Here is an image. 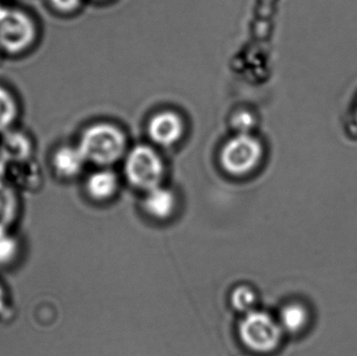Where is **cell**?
<instances>
[{"label": "cell", "instance_id": "1", "mask_svg": "<svg viewBox=\"0 0 357 356\" xmlns=\"http://www.w3.org/2000/svg\"><path fill=\"white\" fill-rule=\"evenodd\" d=\"M77 146L87 162L109 165L123 156L126 138L121 130L110 123H96L82 133Z\"/></svg>", "mask_w": 357, "mask_h": 356}, {"label": "cell", "instance_id": "2", "mask_svg": "<svg viewBox=\"0 0 357 356\" xmlns=\"http://www.w3.org/2000/svg\"><path fill=\"white\" fill-rule=\"evenodd\" d=\"M37 23L24 10L10 6L0 10V52L20 56L31 49L38 40Z\"/></svg>", "mask_w": 357, "mask_h": 356}, {"label": "cell", "instance_id": "3", "mask_svg": "<svg viewBox=\"0 0 357 356\" xmlns=\"http://www.w3.org/2000/svg\"><path fill=\"white\" fill-rule=\"evenodd\" d=\"M284 334L280 323L268 313L251 311L245 314L238 325L241 343L249 350L259 355L273 353L280 345Z\"/></svg>", "mask_w": 357, "mask_h": 356}, {"label": "cell", "instance_id": "4", "mask_svg": "<svg viewBox=\"0 0 357 356\" xmlns=\"http://www.w3.org/2000/svg\"><path fill=\"white\" fill-rule=\"evenodd\" d=\"M163 169L160 157L149 146H136L126 159V176L130 183L146 192L159 186Z\"/></svg>", "mask_w": 357, "mask_h": 356}, {"label": "cell", "instance_id": "5", "mask_svg": "<svg viewBox=\"0 0 357 356\" xmlns=\"http://www.w3.org/2000/svg\"><path fill=\"white\" fill-rule=\"evenodd\" d=\"M261 157L260 142L249 134H238L225 144L220 162L228 173L241 176L251 171Z\"/></svg>", "mask_w": 357, "mask_h": 356}, {"label": "cell", "instance_id": "6", "mask_svg": "<svg viewBox=\"0 0 357 356\" xmlns=\"http://www.w3.org/2000/svg\"><path fill=\"white\" fill-rule=\"evenodd\" d=\"M183 134V123L175 112H160L149 123V135L159 146H171L180 139Z\"/></svg>", "mask_w": 357, "mask_h": 356}, {"label": "cell", "instance_id": "7", "mask_svg": "<svg viewBox=\"0 0 357 356\" xmlns=\"http://www.w3.org/2000/svg\"><path fill=\"white\" fill-rule=\"evenodd\" d=\"M86 161L79 146H59L50 157V165L56 177L63 180H70L77 177L83 171Z\"/></svg>", "mask_w": 357, "mask_h": 356}, {"label": "cell", "instance_id": "8", "mask_svg": "<svg viewBox=\"0 0 357 356\" xmlns=\"http://www.w3.org/2000/svg\"><path fill=\"white\" fill-rule=\"evenodd\" d=\"M0 152L8 163L33 158V139L25 132L13 127L1 134Z\"/></svg>", "mask_w": 357, "mask_h": 356}, {"label": "cell", "instance_id": "9", "mask_svg": "<svg viewBox=\"0 0 357 356\" xmlns=\"http://www.w3.org/2000/svg\"><path fill=\"white\" fill-rule=\"evenodd\" d=\"M8 183L21 189L35 190L41 186L43 177L40 165L33 158L8 163L6 177Z\"/></svg>", "mask_w": 357, "mask_h": 356}, {"label": "cell", "instance_id": "10", "mask_svg": "<svg viewBox=\"0 0 357 356\" xmlns=\"http://www.w3.org/2000/svg\"><path fill=\"white\" fill-rule=\"evenodd\" d=\"M144 209L151 217L157 219H165L173 215L176 207V198L171 190L157 187L149 190L144 200Z\"/></svg>", "mask_w": 357, "mask_h": 356}, {"label": "cell", "instance_id": "11", "mask_svg": "<svg viewBox=\"0 0 357 356\" xmlns=\"http://www.w3.org/2000/svg\"><path fill=\"white\" fill-rule=\"evenodd\" d=\"M119 185L116 175L109 169L91 173L86 181V192L96 201L107 200L115 194Z\"/></svg>", "mask_w": 357, "mask_h": 356}, {"label": "cell", "instance_id": "12", "mask_svg": "<svg viewBox=\"0 0 357 356\" xmlns=\"http://www.w3.org/2000/svg\"><path fill=\"white\" fill-rule=\"evenodd\" d=\"M19 213L16 188L6 180H0V231H8Z\"/></svg>", "mask_w": 357, "mask_h": 356}, {"label": "cell", "instance_id": "13", "mask_svg": "<svg viewBox=\"0 0 357 356\" xmlns=\"http://www.w3.org/2000/svg\"><path fill=\"white\" fill-rule=\"evenodd\" d=\"M310 314L307 309L299 303H291L283 307L279 317V323L283 332L298 334L307 325Z\"/></svg>", "mask_w": 357, "mask_h": 356}, {"label": "cell", "instance_id": "14", "mask_svg": "<svg viewBox=\"0 0 357 356\" xmlns=\"http://www.w3.org/2000/svg\"><path fill=\"white\" fill-rule=\"evenodd\" d=\"M19 116V104L14 94L0 85V134L13 129Z\"/></svg>", "mask_w": 357, "mask_h": 356}, {"label": "cell", "instance_id": "15", "mask_svg": "<svg viewBox=\"0 0 357 356\" xmlns=\"http://www.w3.org/2000/svg\"><path fill=\"white\" fill-rule=\"evenodd\" d=\"M255 300V293L252 291V288L245 286L235 288L231 295V303H232L233 307L241 313L247 314L253 311Z\"/></svg>", "mask_w": 357, "mask_h": 356}, {"label": "cell", "instance_id": "16", "mask_svg": "<svg viewBox=\"0 0 357 356\" xmlns=\"http://www.w3.org/2000/svg\"><path fill=\"white\" fill-rule=\"evenodd\" d=\"M19 245L8 231H0V267L10 265L18 254Z\"/></svg>", "mask_w": 357, "mask_h": 356}, {"label": "cell", "instance_id": "17", "mask_svg": "<svg viewBox=\"0 0 357 356\" xmlns=\"http://www.w3.org/2000/svg\"><path fill=\"white\" fill-rule=\"evenodd\" d=\"M50 6L61 14H71L81 6L82 0H48Z\"/></svg>", "mask_w": 357, "mask_h": 356}, {"label": "cell", "instance_id": "18", "mask_svg": "<svg viewBox=\"0 0 357 356\" xmlns=\"http://www.w3.org/2000/svg\"><path fill=\"white\" fill-rule=\"evenodd\" d=\"M233 125L241 133L247 134V132L254 125L253 115L249 112H241L235 115L233 118Z\"/></svg>", "mask_w": 357, "mask_h": 356}, {"label": "cell", "instance_id": "19", "mask_svg": "<svg viewBox=\"0 0 357 356\" xmlns=\"http://www.w3.org/2000/svg\"><path fill=\"white\" fill-rule=\"evenodd\" d=\"M8 164V161L4 159V157L2 156L1 152H0V180L4 179V177H6Z\"/></svg>", "mask_w": 357, "mask_h": 356}, {"label": "cell", "instance_id": "20", "mask_svg": "<svg viewBox=\"0 0 357 356\" xmlns=\"http://www.w3.org/2000/svg\"><path fill=\"white\" fill-rule=\"evenodd\" d=\"M4 307H6V293L0 284V314L3 311Z\"/></svg>", "mask_w": 357, "mask_h": 356}, {"label": "cell", "instance_id": "21", "mask_svg": "<svg viewBox=\"0 0 357 356\" xmlns=\"http://www.w3.org/2000/svg\"><path fill=\"white\" fill-rule=\"evenodd\" d=\"M2 6H2L1 2H0V10H1Z\"/></svg>", "mask_w": 357, "mask_h": 356}]
</instances>
